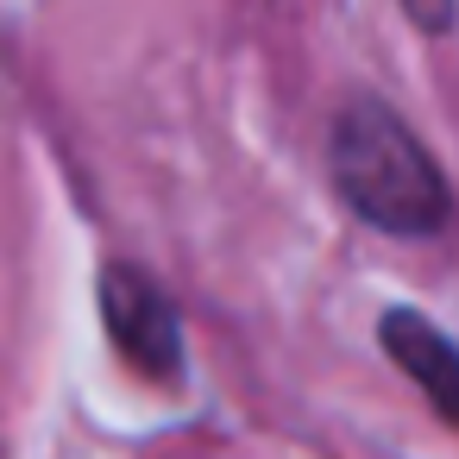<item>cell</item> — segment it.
<instances>
[{
    "instance_id": "cell-1",
    "label": "cell",
    "mask_w": 459,
    "mask_h": 459,
    "mask_svg": "<svg viewBox=\"0 0 459 459\" xmlns=\"http://www.w3.org/2000/svg\"><path fill=\"white\" fill-rule=\"evenodd\" d=\"M327 183L340 208L390 239H434L453 221V189L421 133L384 95H346L327 126Z\"/></svg>"
},
{
    "instance_id": "cell-2",
    "label": "cell",
    "mask_w": 459,
    "mask_h": 459,
    "mask_svg": "<svg viewBox=\"0 0 459 459\" xmlns=\"http://www.w3.org/2000/svg\"><path fill=\"white\" fill-rule=\"evenodd\" d=\"M95 308H101V327H108L114 352L126 359V371H139L145 384L183 377V315L145 264L108 258L95 277Z\"/></svg>"
},
{
    "instance_id": "cell-3",
    "label": "cell",
    "mask_w": 459,
    "mask_h": 459,
    "mask_svg": "<svg viewBox=\"0 0 459 459\" xmlns=\"http://www.w3.org/2000/svg\"><path fill=\"white\" fill-rule=\"evenodd\" d=\"M377 346H384L390 365L434 403V415L459 428V340H453L440 321H428L421 308L396 302V308L377 315Z\"/></svg>"
},
{
    "instance_id": "cell-4",
    "label": "cell",
    "mask_w": 459,
    "mask_h": 459,
    "mask_svg": "<svg viewBox=\"0 0 459 459\" xmlns=\"http://www.w3.org/2000/svg\"><path fill=\"white\" fill-rule=\"evenodd\" d=\"M403 13H409V26H415V32L446 39V32H453V20H459V0H403Z\"/></svg>"
}]
</instances>
